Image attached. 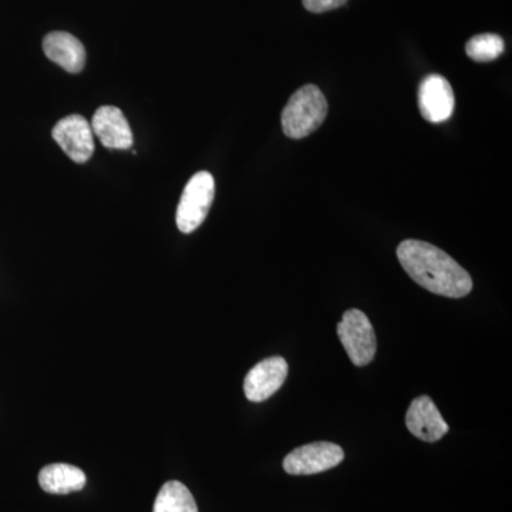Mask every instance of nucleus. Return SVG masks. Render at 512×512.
<instances>
[{
    "mask_svg": "<svg viewBox=\"0 0 512 512\" xmlns=\"http://www.w3.org/2000/svg\"><path fill=\"white\" fill-rule=\"evenodd\" d=\"M328 116V101L315 84H306L289 99L282 111L285 136L301 140L315 133Z\"/></svg>",
    "mask_w": 512,
    "mask_h": 512,
    "instance_id": "f03ea898",
    "label": "nucleus"
},
{
    "mask_svg": "<svg viewBox=\"0 0 512 512\" xmlns=\"http://www.w3.org/2000/svg\"><path fill=\"white\" fill-rule=\"evenodd\" d=\"M505 42L495 33H481L471 37L466 45L467 56L477 63H488L503 55Z\"/></svg>",
    "mask_w": 512,
    "mask_h": 512,
    "instance_id": "4468645a",
    "label": "nucleus"
},
{
    "mask_svg": "<svg viewBox=\"0 0 512 512\" xmlns=\"http://www.w3.org/2000/svg\"><path fill=\"white\" fill-rule=\"evenodd\" d=\"M86 474L70 464H49L39 473V484L49 494L66 495L86 487Z\"/></svg>",
    "mask_w": 512,
    "mask_h": 512,
    "instance_id": "f8f14e48",
    "label": "nucleus"
},
{
    "mask_svg": "<svg viewBox=\"0 0 512 512\" xmlns=\"http://www.w3.org/2000/svg\"><path fill=\"white\" fill-rule=\"evenodd\" d=\"M456 99L453 87L440 74L424 77L419 87V109L429 123H444L453 116Z\"/></svg>",
    "mask_w": 512,
    "mask_h": 512,
    "instance_id": "6e6552de",
    "label": "nucleus"
},
{
    "mask_svg": "<svg viewBox=\"0 0 512 512\" xmlns=\"http://www.w3.org/2000/svg\"><path fill=\"white\" fill-rule=\"evenodd\" d=\"M406 426L417 439L436 443L448 433V424L429 396L416 397L406 414Z\"/></svg>",
    "mask_w": 512,
    "mask_h": 512,
    "instance_id": "1a4fd4ad",
    "label": "nucleus"
},
{
    "mask_svg": "<svg viewBox=\"0 0 512 512\" xmlns=\"http://www.w3.org/2000/svg\"><path fill=\"white\" fill-rule=\"evenodd\" d=\"M215 197V181L208 171H200L185 185L177 208V227L191 234L201 227L211 210Z\"/></svg>",
    "mask_w": 512,
    "mask_h": 512,
    "instance_id": "7ed1b4c3",
    "label": "nucleus"
},
{
    "mask_svg": "<svg viewBox=\"0 0 512 512\" xmlns=\"http://www.w3.org/2000/svg\"><path fill=\"white\" fill-rule=\"evenodd\" d=\"M306 10L312 13H325L329 10L342 8L348 0H302Z\"/></svg>",
    "mask_w": 512,
    "mask_h": 512,
    "instance_id": "2eb2a0df",
    "label": "nucleus"
},
{
    "mask_svg": "<svg viewBox=\"0 0 512 512\" xmlns=\"http://www.w3.org/2000/svg\"><path fill=\"white\" fill-rule=\"evenodd\" d=\"M289 367L284 357L272 356L249 370L244 380V393L249 402H265L274 396L288 377Z\"/></svg>",
    "mask_w": 512,
    "mask_h": 512,
    "instance_id": "0eeeda50",
    "label": "nucleus"
},
{
    "mask_svg": "<svg viewBox=\"0 0 512 512\" xmlns=\"http://www.w3.org/2000/svg\"><path fill=\"white\" fill-rule=\"evenodd\" d=\"M345 458L343 448L329 441L295 448L284 460V470L291 476H312L332 470Z\"/></svg>",
    "mask_w": 512,
    "mask_h": 512,
    "instance_id": "39448f33",
    "label": "nucleus"
},
{
    "mask_svg": "<svg viewBox=\"0 0 512 512\" xmlns=\"http://www.w3.org/2000/svg\"><path fill=\"white\" fill-rule=\"evenodd\" d=\"M52 136L74 163H87L94 153V134L89 121L79 114L64 117L53 128Z\"/></svg>",
    "mask_w": 512,
    "mask_h": 512,
    "instance_id": "423d86ee",
    "label": "nucleus"
},
{
    "mask_svg": "<svg viewBox=\"0 0 512 512\" xmlns=\"http://www.w3.org/2000/svg\"><path fill=\"white\" fill-rule=\"evenodd\" d=\"M47 59L59 64L66 72L80 73L86 64V49L77 37L66 32H52L43 39Z\"/></svg>",
    "mask_w": 512,
    "mask_h": 512,
    "instance_id": "9b49d317",
    "label": "nucleus"
},
{
    "mask_svg": "<svg viewBox=\"0 0 512 512\" xmlns=\"http://www.w3.org/2000/svg\"><path fill=\"white\" fill-rule=\"evenodd\" d=\"M338 336L353 365H370L375 359L377 339L369 318L359 309L343 313L338 325Z\"/></svg>",
    "mask_w": 512,
    "mask_h": 512,
    "instance_id": "20e7f679",
    "label": "nucleus"
},
{
    "mask_svg": "<svg viewBox=\"0 0 512 512\" xmlns=\"http://www.w3.org/2000/svg\"><path fill=\"white\" fill-rule=\"evenodd\" d=\"M397 258L407 275L431 293L460 299L473 291L466 269L429 242L406 239L397 247Z\"/></svg>",
    "mask_w": 512,
    "mask_h": 512,
    "instance_id": "f257e3e1",
    "label": "nucleus"
},
{
    "mask_svg": "<svg viewBox=\"0 0 512 512\" xmlns=\"http://www.w3.org/2000/svg\"><path fill=\"white\" fill-rule=\"evenodd\" d=\"M93 134L104 147L111 150H128L133 146V131L123 111L113 106H103L94 113Z\"/></svg>",
    "mask_w": 512,
    "mask_h": 512,
    "instance_id": "9d476101",
    "label": "nucleus"
},
{
    "mask_svg": "<svg viewBox=\"0 0 512 512\" xmlns=\"http://www.w3.org/2000/svg\"><path fill=\"white\" fill-rule=\"evenodd\" d=\"M153 512H198V507L183 483L168 481L157 495Z\"/></svg>",
    "mask_w": 512,
    "mask_h": 512,
    "instance_id": "ddd939ff",
    "label": "nucleus"
}]
</instances>
